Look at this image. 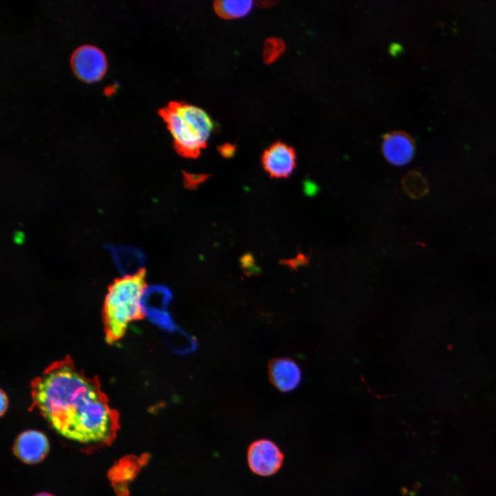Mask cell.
I'll list each match as a JSON object with an SVG mask.
<instances>
[{"instance_id": "cell-1", "label": "cell", "mask_w": 496, "mask_h": 496, "mask_svg": "<svg viewBox=\"0 0 496 496\" xmlns=\"http://www.w3.org/2000/svg\"><path fill=\"white\" fill-rule=\"evenodd\" d=\"M33 405L60 435L81 443L107 438L116 424L98 380L70 359L52 364L32 383Z\"/></svg>"}, {"instance_id": "cell-2", "label": "cell", "mask_w": 496, "mask_h": 496, "mask_svg": "<svg viewBox=\"0 0 496 496\" xmlns=\"http://www.w3.org/2000/svg\"><path fill=\"white\" fill-rule=\"evenodd\" d=\"M178 154L197 158L207 143L214 127L209 115L201 108L183 102L172 101L160 110Z\"/></svg>"}, {"instance_id": "cell-3", "label": "cell", "mask_w": 496, "mask_h": 496, "mask_svg": "<svg viewBox=\"0 0 496 496\" xmlns=\"http://www.w3.org/2000/svg\"><path fill=\"white\" fill-rule=\"evenodd\" d=\"M145 287L144 273L122 277L109 287L103 308L107 342L121 339L131 322L143 317L141 300Z\"/></svg>"}, {"instance_id": "cell-4", "label": "cell", "mask_w": 496, "mask_h": 496, "mask_svg": "<svg viewBox=\"0 0 496 496\" xmlns=\"http://www.w3.org/2000/svg\"><path fill=\"white\" fill-rule=\"evenodd\" d=\"M172 299V293L169 288L155 285L145 287L141 300L143 316L168 332L176 328L167 310Z\"/></svg>"}, {"instance_id": "cell-5", "label": "cell", "mask_w": 496, "mask_h": 496, "mask_svg": "<svg viewBox=\"0 0 496 496\" xmlns=\"http://www.w3.org/2000/svg\"><path fill=\"white\" fill-rule=\"evenodd\" d=\"M247 459L249 468L256 474L270 476L281 468L284 455L278 446L268 440H260L249 447Z\"/></svg>"}, {"instance_id": "cell-6", "label": "cell", "mask_w": 496, "mask_h": 496, "mask_svg": "<svg viewBox=\"0 0 496 496\" xmlns=\"http://www.w3.org/2000/svg\"><path fill=\"white\" fill-rule=\"evenodd\" d=\"M295 149L282 141H276L266 148L261 156L265 171L272 178H286L290 176L296 166Z\"/></svg>"}, {"instance_id": "cell-7", "label": "cell", "mask_w": 496, "mask_h": 496, "mask_svg": "<svg viewBox=\"0 0 496 496\" xmlns=\"http://www.w3.org/2000/svg\"><path fill=\"white\" fill-rule=\"evenodd\" d=\"M72 66L79 79L86 82H94L103 76L107 62L101 50L92 45H83L74 52Z\"/></svg>"}, {"instance_id": "cell-8", "label": "cell", "mask_w": 496, "mask_h": 496, "mask_svg": "<svg viewBox=\"0 0 496 496\" xmlns=\"http://www.w3.org/2000/svg\"><path fill=\"white\" fill-rule=\"evenodd\" d=\"M412 137L402 131H393L384 135L382 152L387 161L393 165L403 166L409 163L415 154Z\"/></svg>"}, {"instance_id": "cell-9", "label": "cell", "mask_w": 496, "mask_h": 496, "mask_svg": "<svg viewBox=\"0 0 496 496\" xmlns=\"http://www.w3.org/2000/svg\"><path fill=\"white\" fill-rule=\"evenodd\" d=\"M46 436L40 431L28 430L21 433L13 446L15 455L26 464H36L44 459L49 451Z\"/></svg>"}, {"instance_id": "cell-10", "label": "cell", "mask_w": 496, "mask_h": 496, "mask_svg": "<svg viewBox=\"0 0 496 496\" xmlns=\"http://www.w3.org/2000/svg\"><path fill=\"white\" fill-rule=\"evenodd\" d=\"M107 249L123 277L134 276L144 273L146 258L141 249L121 245H110Z\"/></svg>"}, {"instance_id": "cell-11", "label": "cell", "mask_w": 496, "mask_h": 496, "mask_svg": "<svg viewBox=\"0 0 496 496\" xmlns=\"http://www.w3.org/2000/svg\"><path fill=\"white\" fill-rule=\"evenodd\" d=\"M271 382L281 391L294 390L301 381V371L298 364L289 358L272 360L269 364Z\"/></svg>"}, {"instance_id": "cell-12", "label": "cell", "mask_w": 496, "mask_h": 496, "mask_svg": "<svg viewBox=\"0 0 496 496\" xmlns=\"http://www.w3.org/2000/svg\"><path fill=\"white\" fill-rule=\"evenodd\" d=\"M252 1H216V12L224 19H235L245 16L252 8Z\"/></svg>"}, {"instance_id": "cell-13", "label": "cell", "mask_w": 496, "mask_h": 496, "mask_svg": "<svg viewBox=\"0 0 496 496\" xmlns=\"http://www.w3.org/2000/svg\"><path fill=\"white\" fill-rule=\"evenodd\" d=\"M402 185L406 194L413 198H420L429 191L428 180L420 171L408 172L402 178Z\"/></svg>"}, {"instance_id": "cell-14", "label": "cell", "mask_w": 496, "mask_h": 496, "mask_svg": "<svg viewBox=\"0 0 496 496\" xmlns=\"http://www.w3.org/2000/svg\"><path fill=\"white\" fill-rule=\"evenodd\" d=\"M166 341L173 351L182 355L192 353L197 347L194 338L177 327L169 332Z\"/></svg>"}, {"instance_id": "cell-15", "label": "cell", "mask_w": 496, "mask_h": 496, "mask_svg": "<svg viewBox=\"0 0 496 496\" xmlns=\"http://www.w3.org/2000/svg\"><path fill=\"white\" fill-rule=\"evenodd\" d=\"M285 43L278 37H270L265 40L263 48V59L266 63H271L278 59L285 50Z\"/></svg>"}, {"instance_id": "cell-16", "label": "cell", "mask_w": 496, "mask_h": 496, "mask_svg": "<svg viewBox=\"0 0 496 496\" xmlns=\"http://www.w3.org/2000/svg\"><path fill=\"white\" fill-rule=\"evenodd\" d=\"M8 406V400L3 391H1V415H3L6 411Z\"/></svg>"}, {"instance_id": "cell-17", "label": "cell", "mask_w": 496, "mask_h": 496, "mask_svg": "<svg viewBox=\"0 0 496 496\" xmlns=\"http://www.w3.org/2000/svg\"><path fill=\"white\" fill-rule=\"evenodd\" d=\"M233 150L234 149L232 148V146L229 145H225L223 147H221V151L223 152V154H229L228 152L231 154Z\"/></svg>"}, {"instance_id": "cell-18", "label": "cell", "mask_w": 496, "mask_h": 496, "mask_svg": "<svg viewBox=\"0 0 496 496\" xmlns=\"http://www.w3.org/2000/svg\"><path fill=\"white\" fill-rule=\"evenodd\" d=\"M34 496H54V495L49 494V493H41Z\"/></svg>"}]
</instances>
